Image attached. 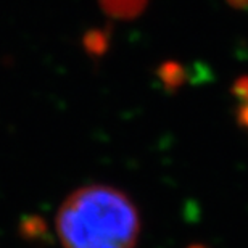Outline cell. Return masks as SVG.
<instances>
[{
    "instance_id": "6da1fadb",
    "label": "cell",
    "mask_w": 248,
    "mask_h": 248,
    "mask_svg": "<svg viewBox=\"0 0 248 248\" xmlns=\"http://www.w3.org/2000/svg\"><path fill=\"white\" fill-rule=\"evenodd\" d=\"M57 232L64 248H134L140 217L126 193L110 186H87L64 200Z\"/></svg>"
},
{
    "instance_id": "7a4b0ae2",
    "label": "cell",
    "mask_w": 248,
    "mask_h": 248,
    "mask_svg": "<svg viewBox=\"0 0 248 248\" xmlns=\"http://www.w3.org/2000/svg\"><path fill=\"white\" fill-rule=\"evenodd\" d=\"M147 0H103V7L118 18H134L145 7Z\"/></svg>"
},
{
    "instance_id": "3957f363",
    "label": "cell",
    "mask_w": 248,
    "mask_h": 248,
    "mask_svg": "<svg viewBox=\"0 0 248 248\" xmlns=\"http://www.w3.org/2000/svg\"><path fill=\"white\" fill-rule=\"evenodd\" d=\"M160 79L165 82L168 89H177L182 86V82L186 81V73L182 69L181 64L177 63H165L158 69Z\"/></svg>"
},
{
    "instance_id": "277c9868",
    "label": "cell",
    "mask_w": 248,
    "mask_h": 248,
    "mask_svg": "<svg viewBox=\"0 0 248 248\" xmlns=\"http://www.w3.org/2000/svg\"><path fill=\"white\" fill-rule=\"evenodd\" d=\"M232 93L240 103H248V76L237 79L232 87Z\"/></svg>"
},
{
    "instance_id": "5b68a950",
    "label": "cell",
    "mask_w": 248,
    "mask_h": 248,
    "mask_svg": "<svg viewBox=\"0 0 248 248\" xmlns=\"http://www.w3.org/2000/svg\"><path fill=\"white\" fill-rule=\"evenodd\" d=\"M237 123L240 127L248 131V103H240L239 110H237Z\"/></svg>"
},
{
    "instance_id": "8992f818",
    "label": "cell",
    "mask_w": 248,
    "mask_h": 248,
    "mask_svg": "<svg viewBox=\"0 0 248 248\" xmlns=\"http://www.w3.org/2000/svg\"><path fill=\"white\" fill-rule=\"evenodd\" d=\"M234 8H239V10H245L248 8V0H227Z\"/></svg>"
},
{
    "instance_id": "52a82bcc",
    "label": "cell",
    "mask_w": 248,
    "mask_h": 248,
    "mask_svg": "<svg viewBox=\"0 0 248 248\" xmlns=\"http://www.w3.org/2000/svg\"><path fill=\"white\" fill-rule=\"evenodd\" d=\"M188 248H208V247H205V245H200V244H193V245H190Z\"/></svg>"
}]
</instances>
